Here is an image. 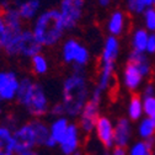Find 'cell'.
<instances>
[{"label":"cell","mask_w":155,"mask_h":155,"mask_svg":"<svg viewBox=\"0 0 155 155\" xmlns=\"http://www.w3.org/2000/svg\"><path fill=\"white\" fill-rule=\"evenodd\" d=\"M31 68L32 71L36 75H43L48 71V61L47 58L42 54L38 53L31 58Z\"/></svg>","instance_id":"cell-23"},{"label":"cell","mask_w":155,"mask_h":155,"mask_svg":"<svg viewBox=\"0 0 155 155\" xmlns=\"http://www.w3.org/2000/svg\"><path fill=\"white\" fill-rule=\"evenodd\" d=\"M15 155H41V154L36 151L35 149H30V150H24V151H17Z\"/></svg>","instance_id":"cell-31"},{"label":"cell","mask_w":155,"mask_h":155,"mask_svg":"<svg viewBox=\"0 0 155 155\" xmlns=\"http://www.w3.org/2000/svg\"><path fill=\"white\" fill-rule=\"evenodd\" d=\"M143 20L144 26L148 31H155V8H148L143 12Z\"/></svg>","instance_id":"cell-26"},{"label":"cell","mask_w":155,"mask_h":155,"mask_svg":"<svg viewBox=\"0 0 155 155\" xmlns=\"http://www.w3.org/2000/svg\"><path fill=\"white\" fill-rule=\"evenodd\" d=\"M143 110L148 114V117L155 122V96H149L144 99Z\"/></svg>","instance_id":"cell-27"},{"label":"cell","mask_w":155,"mask_h":155,"mask_svg":"<svg viewBox=\"0 0 155 155\" xmlns=\"http://www.w3.org/2000/svg\"><path fill=\"white\" fill-rule=\"evenodd\" d=\"M154 33H155V31H154Z\"/></svg>","instance_id":"cell-40"},{"label":"cell","mask_w":155,"mask_h":155,"mask_svg":"<svg viewBox=\"0 0 155 155\" xmlns=\"http://www.w3.org/2000/svg\"><path fill=\"white\" fill-rule=\"evenodd\" d=\"M78 143H79V138H78V127L75 124H69L68 130L64 135L63 140L61 142L59 147L65 155H71L76 151Z\"/></svg>","instance_id":"cell-15"},{"label":"cell","mask_w":155,"mask_h":155,"mask_svg":"<svg viewBox=\"0 0 155 155\" xmlns=\"http://www.w3.org/2000/svg\"><path fill=\"white\" fill-rule=\"evenodd\" d=\"M71 155H81V154H80L79 151H75V153H74V154H71Z\"/></svg>","instance_id":"cell-37"},{"label":"cell","mask_w":155,"mask_h":155,"mask_svg":"<svg viewBox=\"0 0 155 155\" xmlns=\"http://www.w3.org/2000/svg\"><path fill=\"white\" fill-rule=\"evenodd\" d=\"M143 113V102L138 94H133L130 101H129V107H128V114L132 121H138L142 117Z\"/></svg>","instance_id":"cell-22"},{"label":"cell","mask_w":155,"mask_h":155,"mask_svg":"<svg viewBox=\"0 0 155 155\" xmlns=\"http://www.w3.org/2000/svg\"><path fill=\"white\" fill-rule=\"evenodd\" d=\"M127 25V16L122 10H114L107 21V31L110 36L118 37L124 32Z\"/></svg>","instance_id":"cell-13"},{"label":"cell","mask_w":155,"mask_h":155,"mask_svg":"<svg viewBox=\"0 0 155 155\" xmlns=\"http://www.w3.org/2000/svg\"><path fill=\"white\" fill-rule=\"evenodd\" d=\"M32 33L42 47H53L61 41L65 32L62 15L58 9H48L35 18Z\"/></svg>","instance_id":"cell-2"},{"label":"cell","mask_w":155,"mask_h":155,"mask_svg":"<svg viewBox=\"0 0 155 155\" xmlns=\"http://www.w3.org/2000/svg\"><path fill=\"white\" fill-rule=\"evenodd\" d=\"M120 52L118 38L114 36H108L104 43V49L101 54V62H113L117 59Z\"/></svg>","instance_id":"cell-17"},{"label":"cell","mask_w":155,"mask_h":155,"mask_svg":"<svg viewBox=\"0 0 155 155\" xmlns=\"http://www.w3.org/2000/svg\"><path fill=\"white\" fill-rule=\"evenodd\" d=\"M139 134L144 139L155 138V122L151 118H145L139 126Z\"/></svg>","instance_id":"cell-25"},{"label":"cell","mask_w":155,"mask_h":155,"mask_svg":"<svg viewBox=\"0 0 155 155\" xmlns=\"http://www.w3.org/2000/svg\"><path fill=\"white\" fill-rule=\"evenodd\" d=\"M14 139H15V145H16V153L30 150L37 147L35 132L31 126V122L21 124L20 127L14 129Z\"/></svg>","instance_id":"cell-8"},{"label":"cell","mask_w":155,"mask_h":155,"mask_svg":"<svg viewBox=\"0 0 155 155\" xmlns=\"http://www.w3.org/2000/svg\"><path fill=\"white\" fill-rule=\"evenodd\" d=\"M145 52H148L149 54H154L155 53V33H150L149 35Z\"/></svg>","instance_id":"cell-30"},{"label":"cell","mask_w":155,"mask_h":155,"mask_svg":"<svg viewBox=\"0 0 155 155\" xmlns=\"http://www.w3.org/2000/svg\"><path fill=\"white\" fill-rule=\"evenodd\" d=\"M112 155H126V151H124V149L121 148V147H116V149L113 150Z\"/></svg>","instance_id":"cell-34"},{"label":"cell","mask_w":155,"mask_h":155,"mask_svg":"<svg viewBox=\"0 0 155 155\" xmlns=\"http://www.w3.org/2000/svg\"><path fill=\"white\" fill-rule=\"evenodd\" d=\"M130 139V126L127 118H120L114 128V144L124 148Z\"/></svg>","instance_id":"cell-16"},{"label":"cell","mask_w":155,"mask_h":155,"mask_svg":"<svg viewBox=\"0 0 155 155\" xmlns=\"http://www.w3.org/2000/svg\"><path fill=\"white\" fill-rule=\"evenodd\" d=\"M6 37H8V27H6V24L4 20L3 12L0 11V53L3 52V47L6 41Z\"/></svg>","instance_id":"cell-28"},{"label":"cell","mask_w":155,"mask_h":155,"mask_svg":"<svg viewBox=\"0 0 155 155\" xmlns=\"http://www.w3.org/2000/svg\"><path fill=\"white\" fill-rule=\"evenodd\" d=\"M3 114V106H2V104H0V116Z\"/></svg>","instance_id":"cell-36"},{"label":"cell","mask_w":155,"mask_h":155,"mask_svg":"<svg viewBox=\"0 0 155 155\" xmlns=\"http://www.w3.org/2000/svg\"><path fill=\"white\" fill-rule=\"evenodd\" d=\"M31 126H32L33 132H35L37 147H46V143L49 138V127L40 120L31 121Z\"/></svg>","instance_id":"cell-19"},{"label":"cell","mask_w":155,"mask_h":155,"mask_svg":"<svg viewBox=\"0 0 155 155\" xmlns=\"http://www.w3.org/2000/svg\"><path fill=\"white\" fill-rule=\"evenodd\" d=\"M62 55L65 63H71L79 67H84L90 59L87 48H85L81 43H79L76 40H73V38L64 42L62 48Z\"/></svg>","instance_id":"cell-6"},{"label":"cell","mask_w":155,"mask_h":155,"mask_svg":"<svg viewBox=\"0 0 155 155\" xmlns=\"http://www.w3.org/2000/svg\"><path fill=\"white\" fill-rule=\"evenodd\" d=\"M14 130L8 124H0V155H15Z\"/></svg>","instance_id":"cell-12"},{"label":"cell","mask_w":155,"mask_h":155,"mask_svg":"<svg viewBox=\"0 0 155 155\" xmlns=\"http://www.w3.org/2000/svg\"><path fill=\"white\" fill-rule=\"evenodd\" d=\"M20 81L21 80L18 79L16 73L11 70H0V100L2 102L16 100Z\"/></svg>","instance_id":"cell-7"},{"label":"cell","mask_w":155,"mask_h":155,"mask_svg":"<svg viewBox=\"0 0 155 155\" xmlns=\"http://www.w3.org/2000/svg\"><path fill=\"white\" fill-rule=\"evenodd\" d=\"M101 102V90L96 87L90 100L85 104L80 113V126L84 132H91L96 126V121L99 118V107Z\"/></svg>","instance_id":"cell-5"},{"label":"cell","mask_w":155,"mask_h":155,"mask_svg":"<svg viewBox=\"0 0 155 155\" xmlns=\"http://www.w3.org/2000/svg\"><path fill=\"white\" fill-rule=\"evenodd\" d=\"M96 134L99 140L106 148H111L114 144V129L112 127L111 121L107 117L100 116L96 121Z\"/></svg>","instance_id":"cell-10"},{"label":"cell","mask_w":155,"mask_h":155,"mask_svg":"<svg viewBox=\"0 0 155 155\" xmlns=\"http://www.w3.org/2000/svg\"><path fill=\"white\" fill-rule=\"evenodd\" d=\"M149 31L147 28H137L132 36V51L144 53L147 49V42L149 38Z\"/></svg>","instance_id":"cell-20"},{"label":"cell","mask_w":155,"mask_h":155,"mask_svg":"<svg viewBox=\"0 0 155 155\" xmlns=\"http://www.w3.org/2000/svg\"><path fill=\"white\" fill-rule=\"evenodd\" d=\"M42 46L36 40L35 35L31 30H24L20 38H18V45H17V55L31 58L38 53H41Z\"/></svg>","instance_id":"cell-9"},{"label":"cell","mask_w":155,"mask_h":155,"mask_svg":"<svg viewBox=\"0 0 155 155\" xmlns=\"http://www.w3.org/2000/svg\"><path fill=\"white\" fill-rule=\"evenodd\" d=\"M155 142V138L145 139L144 142L137 143L130 150L129 155H153V144Z\"/></svg>","instance_id":"cell-24"},{"label":"cell","mask_w":155,"mask_h":155,"mask_svg":"<svg viewBox=\"0 0 155 155\" xmlns=\"http://www.w3.org/2000/svg\"><path fill=\"white\" fill-rule=\"evenodd\" d=\"M111 2H112V0H97V3H99L101 6H104V8H107V6L111 4Z\"/></svg>","instance_id":"cell-35"},{"label":"cell","mask_w":155,"mask_h":155,"mask_svg":"<svg viewBox=\"0 0 155 155\" xmlns=\"http://www.w3.org/2000/svg\"><path fill=\"white\" fill-rule=\"evenodd\" d=\"M140 3V5L144 8V9H148V8H151L153 6V2L154 0H138Z\"/></svg>","instance_id":"cell-33"},{"label":"cell","mask_w":155,"mask_h":155,"mask_svg":"<svg viewBox=\"0 0 155 155\" xmlns=\"http://www.w3.org/2000/svg\"><path fill=\"white\" fill-rule=\"evenodd\" d=\"M16 100L35 117H42L49 111L48 99L43 86L31 79H21Z\"/></svg>","instance_id":"cell-3"},{"label":"cell","mask_w":155,"mask_h":155,"mask_svg":"<svg viewBox=\"0 0 155 155\" xmlns=\"http://www.w3.org/2000/svg\"><path fill=\"white\" fill-rule=\"evenodd\" d=\"M0 104H3V102H2V100H0Z\"/></svg>","instance_id":"cell-39"},{"label":"cell","mask_w":155,"mask_h":155,"mask_svg":"<svg viewBox=\"0 0 155 155\" xmlns=\"http://www.w3.org/2000/svg\"><path fill=\"white\" fill-rule=\"evenodd\" d=\"M62 95V104L64 106L65 114L71 117L79 116L87 102L89 95L83 67L74 65V74H71L64 81Z\"/></svg>","instance_id":"cell-1"},{"label":"cell","mask_w":155,"mask_h":155,"mask_svg":"<svg viewBox=\"0 0 155 155\" xmlns=\"http://www.w3.org/2000/svg\"><path fill=\"white\" fill-rule=\"evenodd\" d=\"M153 8H155V0H154V2H153Z\"/></svg>","instance_id":"cell-38"},{"label":"cell","mask_w":155,"mask_h":155,"mask_svg":"<svg viewBox=\"0 0 155 155\" xmlns=\"http://www.w3.org/2000/svg\"><path fill=\"white\" fill-rule=\"evenodd\" d=\"M69 123L65 118L63 117H58L57 120H54L49 127V137L57 143V144H61V142L63 140L64 135L68 130Z\"/></svg>","instance_id":"cell-18"},{"label":"cell","mask_w":155,"mask_h":155,"mask_svg":"<svg viewBox=\"0 0 155 155\" xmlns=\"http://www.w3.org/2000/svg\"><path fill=\"white\" fill-rule=\"evenodd\" d=\"M24 21H31L40 14L41 0H14V5Z\"/></svg>","instance_id":"cell-11"},{"label":"cell","mask_w":155,"mask_h":155,"mask_svg":"<svg viewBox=\"0 0 155 155\" xmlns=\"http://www.w3.org/2000/svg\"><path fill=\"white\" fill-rule=\"evenodd\" d=\"M85 0H61L59 12L64 24L65 31H70L76 27L84 14Z\"/></svg>","instance_id":"cell-4"},{"label":"cell","mask_w":155,"mask_h":155,"mask_svg":"<svg viewBox=\"0 0 155 155\" xmlns=\"http://www.w3.org/2000/svg\"><path fill=\"white\" fill-rule=\"evenodd\" d=\"M143 76L144 75L142 74V71L137 65L130 62H127V65L124 69V85L128 90L134 91L137 89L143 80Z\"/></svg>","instance_id":"cell-14"},{"label":"cell","mask_w":155,"mask_h":155,"mask_svg":"<svg viewBox=\"0 0 155 155\" xmlns=\"http://www.w3.org/2000/svg\"><path fill=\"white\" fill-rule=\"evenodd\" d=\"M154 86L151 84H149L148 86H145L144 89V95H145V97H149V96H154Z\"/></svg>","instance_id":"cell-32"},{"label":"cell","mask_w":155,"mask_h":155,"mask_svg":"<svg viewBox=\"0 0 155 155\" xmlns=\"http://www.w3.org/2000/svg\"><path fill=\"white\" fill-rule=\"evenodd\" d=\"M128 62L137 65L144 76L149 75L150 63L148 61V58L144 55V53H140V52H137V51H132L129 53V57H128Z\"/></svg>","instance_id":"cell-21"},{"label":"cell","mask_w":155,"mask_h":155,"mask_svg":"<svg viewBox=\"0 0 155 155\" xmlns=\"http://www.w3.org/2000/svg\"><path fill=\"white\" fill-rule=\"evenodd\" d=\"M49 112H51L52 116H58V117H61V116L65 114V110H64V106H63L62 102L52 106V108L49 110Z\"/></svg>","instance_id":"cell-29"}]
</instances>
